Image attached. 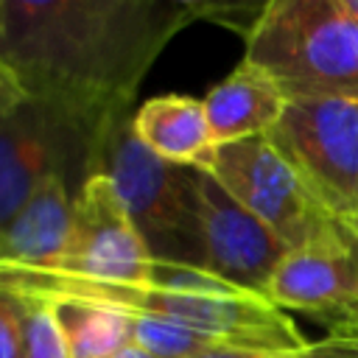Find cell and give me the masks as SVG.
<instances>
[{
    "instance_id": "9c48e42d",
    "label": "cell",
    "mask_w": 358,
    "mask_h": 358,
    "mask_svg": "<svg viewBox=\"0 0 358 358\" xmlns=\"http://www.w3.org/2000/svg\"><path fill=\"white\" fill-rule=\"evenodd\" d=\"M266 299L324 322L330 336L358 338V218H347L336 235L313 246L288 252Z\"/></svg>"
},
{
    "instance_id": "d6986e66",
    "label": "cell",
    "mask_w": 358,
    "mask_h": 358,
    "mask_svg": "<svg viewBox=\"0 0 358 358\" xmlns=\"http://www.w3.org/2000/svg\"><path fill=\"white\" fill-rule=\"evenodd\" d=\"M22 101H25V92L20 90V84L14 81V76L0 64V112L14 109Z\"/></svg>"
},
{
    "instance_id": "277c9868",
    "label": "cell",
    "mask_w": 358,
    "mask_h": 358,
    "mask_svg": "<svg viewBox=\"0 0 358 358\" xmlns=\"http://www.w3.org/2000/svg\"><path fill=\"white\" fill-rule=\"evenodd\" d=\"M115 123L34 98L0 112V235L48 179L84 185L101 173Z\"/></svg>"
},
{
    "instance_id": "9a60e30c",
    "label": "cell",
    "mask_w": 358,
    "mask_h": 358,
    "mask_svg": "<svg viewBox=\"0 0 358 358\" xmlns=\"http://www.w3.org/2000/svg\"><path fill=\"white\" fill-rule=\"evenodd\" d=\"M131 344L151 352L154 358H196L204 350L218 347L182 324L137 313H131Z\"/></svg>"
},
{
    "instance_id": "7c38bea8",
    "label": "cell",
    "mask_w": 358,
    "mask_h": 358,
    "mask_svg": "<svg viewBox=\"0 0 358 358\" xmlns=\"http://www.w3.org/2000/svg\"><path fill=\"white\" fill-rule=\"evenodd\" d=\"M285 106L288 98L280 92L271 76L246 59L204 98L207 120L218 145L266 137L280 123Z\"/></svg>"
},
{
    "instance_id": "5b68a950",
    "label": "cell",
    "mask_w": 358,
    "mask_h": 358,
    "mask_svg": "<svg viewBox=\"0 0 358 358\" xmlns=\"http://www.w3.org/2000/svg\"><path fill=\"white\" fill-rule=\"evenodd\" d=\"M131 115L109 131L101 173L115 182L154 260L204 271L199 168L165 162L145 148L131 129Z\"/></svg>"
},
{
    "instance_id": "2e32d148",
    "label": "cell",
    "mask_w": 358,
    "mask_h": 358,
    "mask_svg": "<svg viewBox=\"0 0 358 358\" xmlns=\"http://www.w3.org/2000/svg\"><path fill=\"white\" fill-rule=\"evenodd\" d=\"M20 296H22V319H20L17 358H70L53 305L39 296H28V294Z\"/></svg>"
},
{
    "instance_id": "ba28073f",
    "label": "cell",
    "mask_w": 358,
    "mask_h": 358,
    "mask_svg": "<svg viewBox=\"0 0 358 358\" xmlns=\"http://www.w3.org/2000/svg\"><path fill=\"white\" fill-rule=\"evenodd\" d=\"M53 271L101 282H151L154 257L106 173H92L78 187L70 238Z\"/></svg>"
},
{
    "instance_id": "44dd1931",
    "label": "cell",
    "mask_w": 358,
    "mask_h": 358,
    "mask_svg": "<svg viewBox=\"0 0 358 358\" xmlns=\"http://www.w3.org/2000/svg\"><path fill=\"white\" fill-rule=\"evenodd\" d=\"M341 3H344V8L358 20V0H341Z\"/></svg>"
},
{
    "instance_id": "4fadbf2b",
    "label": "cell",
    "mask_w": 358,
    "mask_h": 358,
    "mask_svg": "<svg viewBox=\"0 0 358 358\" xmlns=\"http://www.w3.org/2000/svg\"><path fill=\"white\" fill-rule=\"evenodd\" d=\"M131 129L157 157L185 168H210L218 148L204 101L190 95H159L145 101L131 115Z\"/></svg>"
},
{
    "instance_id": "30bf717a",
    "label": "cell",
    "mask_w": 358,
    "mask_h": 358,
    "mask_svg": "<svg viewBox=\"0 0 358 358\" xmlns=\"http://www.w3.org/2000/svg\"><path fill=\"white\" fill-rule=\"evenodd\" d=\"M199 199L204 271L241 291L266 296L277 266L288 255V246L207 168H199Z\"/></svg>"
},
{
    "instance_id": "ac0fdd59",
    "label": "cell",
    "mask_w": 358,
    "mask_h": 358,
    "mask_svg": "<svg viewBox=\"0 0 358 358\" xmlns=\"http://www.w3.org/2000/svg\"><path fill=\"white\" fill-rule=\"evenodd\" d=\"M20 319H22V296L0 285V358H17Z\"/></svg>"
},
{
    "instance_id": "7a4b0ae2",
    "label": "cell",
    "mask_w": 358,
    "mask_h": 358,
    "mask_svg": "<svg viewBox=\"0 0 358 358\" xmlns=\"http://www.w3.org/2000/svg\"><path fill=\"white\" fill-rule=\"evenodd\" d=\"M0 285L28 296L84 299V302L120 308L137 316L165 319L204 336L218 347L296 350L308 344L296 322L282 308L249 291L193 294V291H171L145 282H101V280L62 274L53 268L0 271Z\"/></svg>"
},
{
    "instance_id": "3957f363",
    "label": "cell",
    "mask_w": 358,
    "mask_h": 358,
    "mask_svg": "<svg viewBox=\"0 0 358 358\" xmlns=\"http://www.w3.org/2000/svg\"><path fill=\"white\" fill-rule=\"evenodd\" d=\"M243 36V59L288 101L358 98V20L341 0L263 3Z\"/></svg>"
},
{
    "instance_id": "5bb4252c",
    "label": "cell",
    "mask_w": 358,
    "mask_h": 358,
    "mask_svg": "<svg viewBox=\"0 0 358 358\" xmlns=\"http://www.w3.org/2000/svg\"><path fill=\"white\" fill-rule=\"evenodd\" d=\"M42 299V296H39ZM70 358H112L131 344V313L84 299H48Z\"/></svg>"
},
{
    "instance_id": "6da1fadb",
    "label": "cell",
    "mask_w": 358,
    "mask_h": 358,
    "mask_svg": "<svg viewBox=\"0 0 358 358\" xmlns=\"http://www.w3.org/2000/svg\"><path fill=\"white\" fill-rule=\"evenodd\" d=\"M227 11L199 0H0V64L25 98L120 120L168 39Z\"/></svg>"
},
{
    "instance_id": "8992f818",
    "label": "cell",
    "mask_w": 358,
    "mask_h": 358,
    "mask_svg": "<svg viewBox=\"0 0 358 358\" xmlns=\"http://www.w3.org/2000/svg\"><path fill=\"white\" fill-rule=\"evenodd\" d=\"M207 171H213L215 179L288 246V252L336 235L347 221L333 215L313 196L268 137L218 145Z\"/></svg>"
},
{
    "instance_id": "e0dca14e",
    "label": "cell",
    "mask_w": 358,
    "mask_h": 358,
    "mask_svg": "<svg viewBox=\"0 0 358 358\" xmlns=\"http://www.w3.org/2000/svg\"><path fill=\"white\" fill-rule=\"evenodd\" d=\"M196 358H358V338L324 336L322 341H308L296 350H238V347H210Z\"/></svg>"
},
{
    "instance_id": "52a82bcc",
    "label": "cell",
    "mask_w": 358,
    "mask_h": 358,
    "mask_svg": "<svg viewBox=\"0 0 358 358\" xmlns=\"http://www.w3.org/2000/svg\"><path fill=\"white\" fill-rule=\"evenodd\" d=\"M266 137L333 215L358 218V98L288 101Z\"/></svg>"
},
{
    "instance_id": "8fae6325",
    "label": "cell",
    "mask_w": 358,
    "mask_h": 358,
    "mask_svg": "<svg viewBox=\"0 0 358 358\" xmlns=\"http://www.w3.org/2000/svg\"><path fill=\"white\" fill-rule=\"evenodd\" d=\"M78 187L81 185L67 176H53L31 196L0 235V271L56 266L70 238L73 199Z\"/></svg>"
},
{
    "instance_id": "ffe728a7",
    "label": "cell",
    "mask_w": 358,
    "mask_h": 358,
    "mask_svg": "<svg viewBox=\"0 0 358 358\" xmlns=\"http://www.w3.org/2000/svg\"><path fill=\"white\" fill-rule=\"evenodd\" d=\"M112 358H154L151 352H145V350H140V347H134V344H129V347H123L117 355H112Z\"/></svg>"
}]
</instances>
